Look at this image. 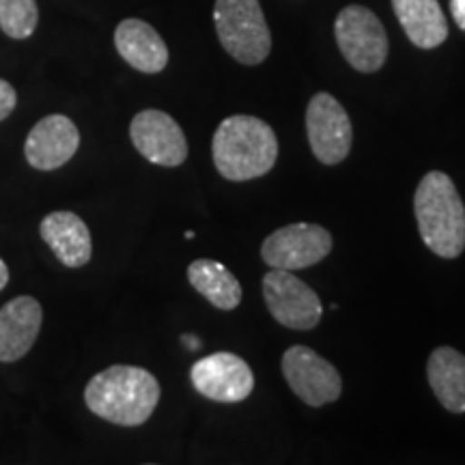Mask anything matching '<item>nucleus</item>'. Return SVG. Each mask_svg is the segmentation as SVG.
<instances>
[{"label":"nucleus","instance_id":"1","mask_svg":"<svg viewBox=\"0 0 465 465\" xmlns=\"http://www.w3.org/2000/svg\"><path fill=\"white\" fill-rule=\"evenodd\" d=\"M86 407L119 427H141L160 403V383L147 369L114 364L97 373L84 388Z\"/></svg>","mask_w":465,"mask_h":465},{"label":"nucleus","instance_id":"2","mask_svg":"<svg viewBox=\"0 0 465 465\" xmlns=\"http://www.w3.org/2000/svg\"><path fill=\"white\" fill-rule=\"evenodd\" d=\"M213 164L229 182L263 177L278 160L276 132L252 114L226 116L213 134Z\"/></svg>","mask_w":465,"mask_h":465},{"label":"nucleus","instance_id":"3","mask_svg":"<svg viewBox=\"0 0 465 465\" xmlns=\"http://www.w3.org/2000/svg\"><path fill=\"white\" fill-rule=\"evenodd\" d=\"M414 212L422 242L441 259H457L465 250V205L452 179L431 171L418 183Z\"/></svg>","mask_w":465,"mask_h":465},{"label":"nucleus","instance_id":"4","mask_svg":"<svg viewBox=\"0 0 465 465\" xmlns=\"http://www.w3.org/2000/svg\"><path fill=\"white\" fill-rule=\"evenodd\" d=\"M213 22L223 48L242 65H259L270 56L272 33L259 0H216Z\"/></svg>","mask_w":465,"mask_h":465},{"label":"nucleus","instance_id":"5","mask_svg":"<svg viewBox=\"0 0 465 465\" xmlns=\"http://www.w3.org/2000/svg\"><path fill=\"white\" fill-rule=\"evenodd\" d=\"M336 44L353 69L373 74L388 58V35L373 11L362 5H349L336 17Z\"/></svg>","mask_w":465,"mask_h":465},{"label":"nucleus","instance_id":"6","mask_svg":"<svg viewBox=\"0 0 465 465\" xmlns=\"http://www.w3.org/2000/svg\"><path fill=\"white\" fill-rule=\"evenodd\" d=\"M267 311L289 330H312L322 322L323 306L319 295L289 270H272L263 278Z\"/></svg>","mask_w":465,"mask_h":465},{"label":"nucleus","instance_id":"7","mask_svg":"<svg viewBox=\"0 0 465 465\" xmlns=\"http://www.w3.org/2000/svg\"><path fill=\"white\" fill-rule=\"evenodd\" d=\"M306 134L322 164H341L351 151V121L342 104L330 93H317L306 108Z\"/></svg>","mask_w":465,"mask_h":465},{"label":"nucleus","instance_id":"8","mask_svg":"<svg viewBox=\"0 0 465 465\" xmlns=\"http://www.w3.org/2000/svg\"><path fill=\"white\" fill-rule=\"evenodd\" d=\"M332 252V235L319 224H289L263 242L261 257L274 270H306Z\"/></svg>","mask_w":465,"mask_h":465},{"label":"nucleus","instance_id":"9","mask_svg":"<svg viewBox=\"0 0 465 465\" xmlns=\"http://www.w3.org/2000/svg\"><path fill=\"white\" fill-rule=\"evenodd\" d=\"M282 373L291 391L311 407L334 403L342 392L339 371L311 347H289L282 356Z\"/></svg>","mask_w":465,"mask_h":465},{"label":"nucleus","instance_id":"10","mask_svg":"<svg viewBox=\"0 0 465 465\" xmlns=\"http://www.w3.org/2000/svg\"><path fill=\"white\" fill-rule=\"evenodd\" d=\"M196 392L216 403H242L254 391L252 369L246 360L229 351H218L196 360L190 369Z\"/></svg>","mask_w":465,"mask_h":465},{"label":"nucleus","instance_id":"11","mask_svg":"<svg viewBox=\"0 0 465 465\" xmlns=\"http://www.w3.org/2000/svg\"><path fill=\"white\" fill-rule=\"evenodd\" d=\"M130 138L138 153L151 164L174 168L188 158V141L171 114L162 110H143L132 119Z\"/></svg>","mask_w":465,"mask_h":465},{"label":"nucleus","instance_id":"12","mask_svg":"<svg viewBox=\"0 0 465 465\" xmlns=\"http://www.w3.org/2000/svg\"><path fill=\"white\" fill-rule=\"evenodd\" d=\"M80 147V132L69 116L48 114L28 132L26 162L37 171H56L74 158Z\"/></svg>","mask_w":465,"mask_h":465},{"label":"nucleus","instance_id":"13","mask_svg":"<svg viewBox=\"0 0 465 465\" xmlns=\"http://www.w3.org/2000/svg\"><path fill=\"white\" fill-rule=\"evenodd\" d=\"M42 322V304L31 295H20L0 308V362L25 358L37 341Z\"/></svg>","mask_w":465,"mask_h":465},{"label":"nucleus","instance_id":"14","mask_svg":"<svg viewBox=\"0 0 465 465\" xmlns=\"http://www.w3.org/2000/svg\"><path fill=\"white\" fill-rule=\"evenodd\" d=\"M39 235L65 267H84L91 261L93 242L86 223L74 212H52L39 224Z\"/></svg>","mask_w":465,"mask_h":465},{"label":"nucleus","instance_id":"15","mask_svg":"<svg viewBox=\"0 0 465 465\" xmlns=\"http://www.w3.org/2000/svg\"><path fill=\"white\" fill-rule=\"evenodd\" d=\"M121 58L143 74H160L168 65V48L153 26L138 17H127L114 31Z\"/></svg>","mask_w":465,"mask_h":465},{"label":"nucleus","instance_id":"16","mask_svg":"<svg viewBox=\"0 0 465 465\" xmlns=\"http://www.w3.org/2000/svg\"><path fill=\"white\" fill-rule=\"evenodd\" d=\"M392 9L410 42L433 50L449 37V22L438 0H392Z\"/></svg>","mask_w":465,"mask_h":465},{"label":"nucleus","instance_id":"17","mask_svg":"<svg viewBox=\"0 0 465 465\" xmlns=\"http://www.w3.org/2000/svg\"><path fill=\"white\" fill-rule=\"evenodd\" d=\"M431 391L452 414L465 411V356L452 347H438L427 364Z\"/></svg>","mask_w":465,"mask_h":465},{"label":"nucleus","instance_id":"18","mask_svg":"<svg viewBox=\"0 0 465 465\" xmlns=\"http://www.w3.org/2000/svg\"><path fill=\"white\" fill-rule=\"evenodd\" d=\"M188 281L220 311H232L242 302V284L229 267L212 259H199L188 267Z\"/></svg>","mask_w":465,"mask_h":465},{"label":"nucleus","instance_id":"19","mask_svg":"<svg viewBox=\"0 0 465 465\" xmlns=\"http://www.w3.org/2000/svg\"><path fill=\"white\" fill-rule=\"evenodd\" d=\"M39 22L35 0H0V28L11 39H28Z\"/></svg>","mask_w":465,"mask_h":465},{"label":"nucleus","instance_id":"20","mask_svg":"<svg viewBox=\"0 0 465 465\" xmlns=\"http://www.w3.org/2000/svg\"><path fill=\"white\" fill-rule=\"evenodd\" d=\"M17 93L7 80L0 78V121H5L15 110Z\"/></svg>","mask_w":465,"mask_h":465},{"label":"nucleus","instance_id":"21","mask_svg":"<svg viewBox=\"0 0 465 465\" xmlns=\"http://www.w3.org/2000/svg\"><path fill=\"white\" fill-rule=\"evenodd\" d=\"M450 11L455 17L457 26L465 31V0H450Z\"/></svg>","mask_w":465,"mask_h":465},{"label":"nucleus","instance_id":"22","mask_svg":"<svg viewBox=\"0 0 465 465\" xmlns=\"http://www.w3.org/2000/svg\"><path fill=\"white\" fill-rule=\"evenodd\" d=\"M7 282H9V267L3 259H0V291L7 287Z\"/></svg>","mask_w":465,"mask_h":465},{"label":"nucleus","instance_id":"23","mask_svg":"<svg viewBox=\"0 0 465 465\" xmlns=\"http://www.w3.org/2000/svg\"><path fill=\"white\" fill-rule=\"evenodd\" d=\"M182 341H183V345L188 347V349H199L201 347V341L194 339V336H190V334H185Z\"/></svg>","mask_w":465,"mask_h":465},{"label":"nucleus","instance_id":"24","mask_svg":"<svg viewBox=\"0 0 465 465\" xmlns=\"http://www.w3.org/2000/svg\"><path fill=\"white\" fill-rule=\"evenodd\" d=\"M194 237V231H185V240H192Z\"/></svg>","mask_w":465,"mask_h":465}]
</instances>
